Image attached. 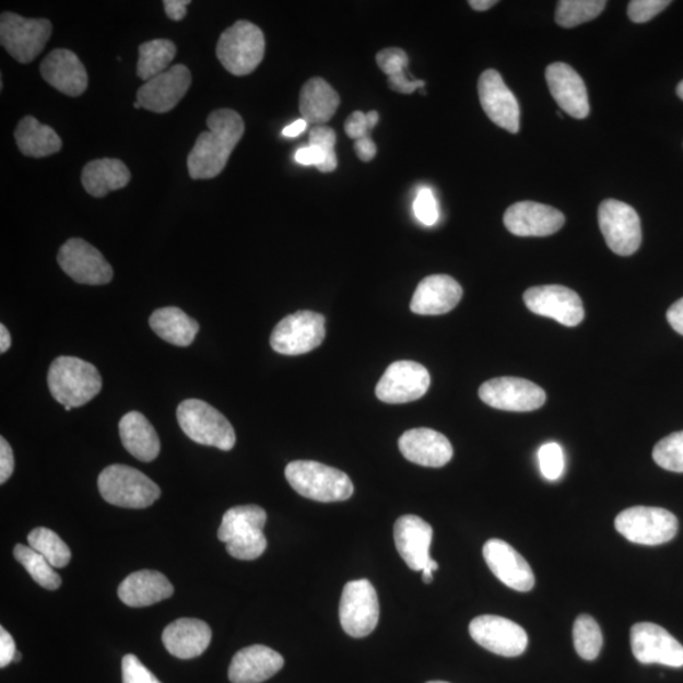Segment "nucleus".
<instances>
[{
  "label": "nucleus",
  "instance_id": "f257e3e1",
  "mask_svg": "<svg viewBox=\"0 0 683 683\" xmlns=\"http://www.w3.org/2000/svg\"><path fill=\"white\" fill-rule=\"evenodd\" d=\"M208 131L200 134L188 156L192 180H209L227 166L233 150L245 133V122L236 110L216 109L207 118Z\"/></svg>",
  "mask_w": 683,
  "mask_h": 683
},
{
  "label": "nucleus",
  "instance_id": "f03ea898",
  "mask_svg": "<svg viewBox=\"0 0 683 683\" xmlns=\"http://www.w3.org/2000/svg\"><path fill=\"white\" fill-rule=\"evenodd\" d=\"M268 514L260 506H235L224 514L219 529L220 541L226 543L233 558L252 561L267 551L268 540L263 535Z\"/></svg>",
  "mask_w": 683,
  "mask_h": 683
},
{
  "label": "nucleus",
  "instance_id": "7ed1b4c3",
  "mask_svg": "<svg viewBox=\"0 0 683 683\" xmlns=\"http://www.w3.org/2000/svg\"><path fill=\"white\" fill-rule=\"evenodd\" d=\"M48 389L63 407L79 408L90 403L102 390V376L84 360L61 356L54 361L47 375Z\"/></svg>",
  "mask_w": 683,
  "mask_h": 683
},
{
  "label": "nucleus",
  "instance_id": "20e7f679",
  "mask_svg": "<svg viewBox=\"0 0 683 683\" xmlns=\"http://www.w3.org/2000/svg\"><path fill=\"white\" fill-rule=\"evenodd\" d=\"M285 478L297 494L319 503L349 501L355 492L343 471L316 461L288 463Z\"/></svg>",
  "mask_w": 683,
  "mask_h": 683
},
{
  "label": "nucleus",
  "instance_id": "39448f33",
  "mask_svg": "<svg viewBox=\"0 0 683 683\" xmlns=\"http://www.w3.org/2000/svg\"><path fill=\"white\" fill-rule=\"evenodd\" d=\"M104 501L127 509H144L160 499L161 490L150 478L126 464H111L98 479Z\"/></svg>",
  "mask_w": 683,
  "mask_h": 683
},
{
  "label": "nucleus",
  "instance_id": "423d86ee",
  "mask_svg": "<svg viewBox=\"0 0 683 683\" xmlns=\"http://www.w3.org/2000/svg\"><path fill=\"white\" fill-rule=\"evenodd\" d=\"M176 416L182 432L199 445L222 451H231L236 445V433L227 417L203 400H184Z\"/></svg>",
  "mask_w": 683,
  "mask_h": 683
},
{
  "label": "nucleus",
  "instance_id": "0eeeda50",
  "mask_svg": "<svg viewBox=\"0 0 683 683\" xmlns=\"http://www.w3.org/2000/svg\"><path fill=\"white\" fill-rule=\"evenodd\" d=\"M264 46V36L256 24L238 21L220 37L216 58L232 75L245 76L260 66Z\"/></svg>",
  "mask_w": 683,
  "mask_h": 683
},
{
  "label": "nucleus",
  "instance_id": "6e6552de",
  "mask_svg": "<svg viewBox=\"0 0 683 683\" xmlns=\"http://www.w3.org/2000/svg\"><path fill=\"white\" fill-rule=\"evenodd\" d=\"M615 529L632 543L660 545L676 537L679 520L671 511L662 508L634 506L619 514Z\"/></svg>",
  "mask_w": 683,
  "mask_h": 683
},
{
  "label": "nucleus",
  "instance_id": "1a4fd4ad",
  "mask_svg": "<svg viewBox=\"0 0 683 683\" xmlns=\"http://www.w3.org/2000/svg\"><path fill=\"white\" fill-rule=\"evenodd\" d=\"M325 337L326 318L316 311L299 310L279 321L270 344L280 355L297 356L319 348Z\"/></svg>",
  "mask_w": 683,
  "mask_h": 683
},
{
  "label": "nucleus",
  "instance_id": "9d476101",
  "mask_svg": "<svg viewBox=\"0 0 683 683\" xmlns=\"http://www.w3.org/2000/svg\"><path fill=\"white\" fill-rule=\"evenodd\" d=\"M51 34L52 23L45 19H24L12 12H4L0 17V43L21 63L34 61Z\"/></svg>",
  "mask_w": 683,
  "mask_h": 683
},
{
  "label": "nucleus",
  "instance_id": "9b49d317",
  "mask_svg": "<svg viewBox=\"0 0 683 683\" xmlns=\"http://www.w3.org/2000/svg\"><path fill=\"white\" fill-rule=\"evenodd\" d=\"M380 617L379 598L368 580L345 584L340 602L342 628L353 638H365L372 634Z\"/></svg>",
  "mask_w": 683,
  "mask_h": 683
},
{
  "label": "nucleus",
  "instance_id": "f8f14e48",
  "mask_svg": "<svg viewBox=\"0 0 683 683\" xmlns=\"http://www.w3.org/2000/svg\"><path fill=\"white\" fill-rule=\"evenodd\" d=\"M599 226L610 250L631 256L639 250L641 227L634 208L621 200L607 199L599 207Z\"/></svg>",
  "mask_w": 683,
  "mask_h": 683
},
{
  "label": "nucleus",
  "instance_id": "ddd939ff",
  "mask_svg": "<svg viewBox=\"0 0 683 683\" xmlns=\"http://www.w3.org/2000/svg\"><path fill=\"white\" fill-rule=\"evenodd\" d=\"M479 397L488 407L505 412H533L545 403V391L519 377H497L481 385Z\"/></svg>",
  "mask_w": 683,
  "mask_h": 683
},
{
  "label": "nucleus",
  "instance_id": "4468645a",
  "mask_svg": "<svg viewBox=\"0 0 683 683\" xmlns=\"http://www.w3.org/2000/svg\"><path fill=\"white\" fill-rule=\"evenodd\" d=\"M431 387L428 369L414 361L391 364L376 385V397L387 404H405L425 396Z\"/></svg>",
  "mask_w": 683,
  "mask_h": 683
},
{
  "label": "nucleus",
  "instance_id": "2eb2a0df",
  "mask_svg": "<svg viewBox=\"0 0 683 683\" xmlns=\"http://www.w3.org/2000/svg\"><path fill=\"white\" fill-rule=\"evenodd\" d=\"M58 262L78 284L106 285L114 279V269L102 252L82 238H71L62 245Z\"/></svg>",
  "mask_w": 683,
  "mask_h": 683
},
{
  "label": "nucleus",
  "instance_id": "dca6fc26",
  "mask_svg": "<svg viewBox=\"0 0 683 683\" xmlns=\"http://www.w3.org/2000/svg\"><path fill=\"white\" fill-rule=\"evenodd\" d=\"M470 636L488 652L518 657L526 652L528 634L520 625L497 615H481L470 624Z\"/></svg>",
  "mask_w": 683,
  "mask_h": 683
},
{
  "label": "nucleus",
  "instance_id": "f3484780",
  "mask_svg": "<svg viewBox=\"0 0 683 683\" xmlns=\"http://www.w3.org/2000/svg\"><path fill=\"white\" fill-rule=\"evenodd\" d=\"M525 303L534 315L552 318L566 327H576L585 318L580 295L566 286L530 287L525 293Z\"/></svg>",
  "mask_w": 683,
  "mask_h": 683
},
{
  "label": "nucleus",
  "instance_id": "a211bd4d",
  "mask_svg": "<svg viewBox=\"0 0 683 683\" xmlns=\"http://www.w3.org/2000/svg\"><path fill=\"white\" fill-rule=\"evenodd\" d=\"M634 657L643 664H663L680 669L683 667V646L662 626L653 623H638L631 631Z\"/></svg>",
  "mask_w": 683,
  "mask_h": 683
},
{
  "label": "nucleus",
  "instance_id": "6ab92c4d",
  "mask_svg": "<svg viewBox=\"0 0 683 683\" xmlns=\"http://www.w3.org/2000/svg\"><path fill=\"white\" fill-rule=\"evenodd\" d=\"M479 98L482 109L496 126L510 133L519 132V103L505 85L499 72L494 69L482 72L479 79Z\"/></svg>",
  "mask_w": 683,
  "mask_h": 683
},
{
  "label": "nucleus",
  "instance_id": "aec40b11",
  "mask_svg": "<svg viewBox=\"0 0 683 683\" xmlns=\"http://www.w3.org/2000/svg\"><path fill=\"white\" fill-rule=\"evenodd\" d=\"M191 85V72L188 67L178 66L144 83L137 92V102L142 108L155 114H167L187 95Z\"/></svg>",
  "mask_w": 683,
  "mask_h": 683
},
{
  "label": "nucleus",
  "instance_id": "412c9836",
  "mask_svg": "<svg viewBox=\"0 0 683 683\" xmlns=\"http://www.w3.org/2000/svg\"><path fill=\"white\" fill-rule=\"evenodd\" d=\"M566 222L558 209L537 203L519 202L504 214L506 229L518 237H546L558 232Z\"/></svg>",
  "mask_w": 683,
  "mask_h": 683
},
{
  "label": "nucleus",
  "instance_id": "4be33fe9",
  "mask_svg": "<svg viewBox=\"0 0 683 683\" xmlns=\"http://www.w3.org/2000/svg\"><path fill=\"white\" fill-rule=\"evenodd\" d=\"M482 553L488 568L505 586L519 592H528L534 588L533 569L510 544L502 540H490Z\"/></svg>",
  "mask_w": 683,
  "mask_h": 683
},
{
  "label": "nucleus",
  "instance_id": "5701e85b",
  "mask_svg": "<svg viewBox=\"0 0 683 683\" xmlns=\"http://www.w3.org/2000/svg\"><path fill=\"white\" fill-rule=\"evenodd\" d=\"M553 99L562 110L576 119H584L590 114L588 90L577 72L564 62L551 63L545 70Z\"/></svg>",
  "mask_w": 683,
  "mask_h": 683
},
{
  "label": "nucleus",
  "instance_id": "b1692460",
  "mask_svg": "<svg viewBox=\"0 0 683 683\" xmlns=\"http://www.w3.org/2000/svg\"><path fill=\"white\" fill-rule=\"evenodd\" d=\"M399 448L408 461L424 468H444L454 457V447L444 434L429 428L407 431Z\"/></svg>",
  "mask_w": 683,
  "mask_h": 683
},
{
  "label": "nucleus",
  "instance_id": "393cba45",
  "mask_svg": "<svg viewBox=\"0 0 683 683\" xmlns=\"http://www.w3.org/2000/svg\"><path fill=\"white\" fill-rule=\"evenodd\" d=\"M393 540L400 557L410 569L423 570L431 557L433 529L416 516H404L393 526Z\"/></svg>",
  "mask_w": 683,
  "mask_h": 683
},
{
  "label": "nucleus",
  "instance_id": "a878e982",
  "mask_svg": "<svg viewBox=\"0 0 683 683\" xmlns=\"http://www.w3.org/2000/svg\"><path fill=\"white\" fill-rule=\"evenodd\" d=\"M46 83L62 94L80 96L87 90V72L76 54L58 48L46 56L39 67Z\"/></svg>",
  "mask_w": 683,
  "mask_h": 683
},
{
  "label": "nucleus",
  "instance_id": "bb28decb",
  "mask_svg": "<svg viewBox=\"0 0 683 683\" xmlns=\"http://www.w3.org/2000/svg\"><path fill=\"white\" fill-rule=\"evenodd\" d=\"M462 286L448 275H432L416 286L410 309L415 315L440 316L451 311L462 299Z\"/></svg>",
  "mask_w": 683,
  "mask_h": 683
},
{
  "label": "nucleus",
  "instance_id": "cd10ccee",
  "mask_svg": "<svg viewBox=\"0 0 683 683\" xmlns=\"http://www.w3.org/2000/svg\"><path fill=\"white\" fill-rule=\"evenodd\" d=\"M284 658L276 650L256 645L240 649L228 670L232 683H261L283 669Z\"/></svg>",
  "mask_w": 683,
  "mask_h": 683
},
{
  "label": "nucleus",
  "instance_id": "c85d7f7f",
  "mask_svg": "<svg viewBox=\"0 0 683 683\" xmlns=\"http://www.w3.org/2000/svg\"><path fill=\"white\" fill-rule=\"evenodd\" d=\"M212 640V631L199 619L181 617L167 625L163 633L167 652L180 660L202 656Z\"/></svg>",
  "mask_w": 683,
  "mask_h": 683
},
{
  "label": "nucleus",
  "instance_id": "c756f323",
  "mask_svg": "<svg viewBox=\"0 0 683 683\" xmlns=\"http://www.w3.org/2000/svg\"><path fill=\"white\" fill-rule=\"evenodd\" d=\"M174 586L157 570H137L119 585L118 597L131 608H144L172 598Z\"/></svg>",
  "mask_w": 683,
  "mask_h": 683
},
{
  "label": "nucleus",
  "instance_id": "7c9ffc66",
  "mask_svg": "<svg viewBox=\"0 0 683 683\" xmlns=\"http://www.w3.org/2000/svg\"><path fill=\"white\" fill-rule=\"evenodd\" d=\"M119 436L123 447L137 460L152 462L160 454L157 432L140 412L127 413L119 422Z\"/></svg>",
  "mask_w": 683,
  "mask_h": 683
},
{
  "label": "nucleus",
  "instance_id": "2f4dec72",
  "mask_svg": "<svg viewBox=\"0 0 683 683\" xmlns=\"http://www.w3.org/2000/svg\"><path fill=\"white\" fill-rule=\"evenodd\" d=\"M130 181V170L123 161L117 158L91 161L82 173L83 187L94 198H103L110 191L123 189Z\"/></svg>",
  "mask_w": 683,
  "mask_h": 683
},
{
  "label": "nucleus",
  "instance_id": "473e14b6",
  "mask_svg": "<svg viewBox=\"0 0 683 683\" xmlns=\"http://www.w3.org/2000/svg\"><path fill=\"white\" fill-rule=\"evenodd\" d=\"M340 103L339 93L325 79L311 78L302 87L299 109L308 125L327 123L335 115Z\"/></svg>",
  "mask_w": 683,
  "mask_h": 683
},
{
  "label": "nucleus",
  "instance_id": "72a5a7b5",
  "mask_svg": "<svg viewBox=\"0 0 683 683\" xmlns=\"http://www.w3.org/2000/svg\"><path fill=\"white\" fill-rule=\"evenodd\" d=\"M15 142L27 157L43 158L58 154L62 141L50 126L39 123L35 117H24L14 132Z\"/></svg>",
  "mask_w": 683,
  "mask_h": 683
},
{
  "label": "nucleus",
  "instance_id": "f704fd0d",
  "mask_svg": "<svg viewBox=\"0 0 683 683\" xmlns=\"http://www.w3.org/2000/svg\"><path fill=\"white\" fill-rule=\"evenodd\" d=\"M150 327L160 339L179 348H188L199 332L198 321L176 307L161 308L152 313Z\"/></svg>",
  "mask_w": 683,
  "mask_h": 683
},
{
  "label": "nucleus",
  "instance_id": "c9c22d12",
  "mask_svg": "<svg viewBox=\"0 0 683 683\" xmlns=\"http://www.w3.org/2000/svg\"><path fill=\"white\" fill-rule=\"evenodd\" d=\"M140 58L137 63V75L144 83L170 69L176 56V46L170 39L157 38L144 43L139 48Z\"/></svg>",
  "mask_w": 683,
  "mask_h": 683
},
{
  "label": "nucleus",
  "instance_id": "e433bc0d",
  "mask_svg": "<svg viewBox=\"0 0 683 683\" xmlns=\"http://www.w3.org/2000/svg\"><path fill=\"white\" fill-rule=\"evenodd\" d=\"M14 558L26 568L32 578L47 590H58L61 586V577L56 573L43 554H39L30 545L17 544L14 549Z\"/></svg>",
  "mask_w": 683,
  "mask_h": 683
},
{
  "label": "nucleus",
  "instance_id": "4c0bfd02",
  "mask_svg": "<svg viewBox=\"0 0 683 683\" xmlns=\"http://www.w3.org/2000/svg\"><path fill=\"white\" fill-rule=\"evenodd\" d=\"M28 544L50 562L54 568H63L70 564L71 552L66 542L54 530L39 527L28 534Z\"/></svg>",
  "mask_w": 683,
  "mask_h": 683
},
{
  "label": "nucleus",
  "instance_id": "58836bf2",
  "mask_svg": "<svg viewBox=\"0 0 683 683\" xmlns=\"http://www.w3.org/2000/svg\"><path fill=\"white\" fill-rule=\"evenodd\" d=\"M604 0H561L556 11V22L561 27L574 28L598 19L605 10Z\"/></svg>",
  "mask_w": 683,
  "mask_h": 683
},
{
  "label": "nucleus",
  "instance_id": "ea45409f",
  "mask_svg": "<svg viewBox=\"0 0 683 683\" xmlns=\"http://www.w3.org/2000/svg\"><path fill=\"white\" fill-rule=\"evenodd\" d=\"M574 645L578 656L585 661L597 660L604 638L599 624L590 615H580L574 625Z\"/></svg>",
  "mask_w": 683,
  "mask_h": 683
},
{
  "label": "nucleus",
  "instance_id": "a19ab883",
  "mask_svg": "<svg viewBox=\"0 0 683 683\" xmlns=\"http://www.w3.org/2000/svg\"><path fill=\"white\" fill-rule=\"evenodd\" d=\"M653 460L667 471L683 473V431L658 441L653 449Z\"/></svg>",
  "mask_w": 683,
  "mask_h": 683
},
{
  "label": "nucleus",
  "instance_id": "79ce46f5",
  "mask_svg": "<svg viewBox=\"0 0 683 683\" xmlns=\"http://www.w3.org/2000/svg\"><path fill=\"white\" fill-rule=\"evenodd\" d=\"M335 141L337 136L331 127L316 126L310 130L309 146L317 148L325 156V163L317 167L320 173H332L339 165L334 151Z\"/></svg>",
  "mask_w": 683,
  "mask_h": 683
},
{
  "label": "nucleus",
  "instance_id": "37998d69",
  "mask_svg": "<svg viewBox=\"0 0 683 683\" xmlns=\"http://www.w3.org/2000/svg\"><path fill=\"white\" fill-rule=\"evenodd\" d=\"M538 461L544 479L557 481L565 471V456L558 444H545L538 451Z\"/></svg>",
  "mask_w": 683,
  "mask_h": 683
},
{
  "label": "nucleus",
  "instance_id": "c03bdc74",
  "mask_svg": "<svg viewBox=\"0 0 683 683\" xmlns=\"http://www.w3.org/2000/svg\"><path fill=\"white\" fill-rule=\"evenodd\" d=\"M377 66L388 78L407 74L409 58L404 50L398 47H389L376 56Z\"/></svg>",
  "mask_w": 683,
  "mask_h": 683
},
{
  "label": "nucleus",
  "instance_id": "a18cd8bd",
  "mask_svg": "<svg viewBox=\"0 0 683 683\" xmlns=\"http://www.w3.org/2000/svg\"><path fill=\"white\" fill-rule=\"evenodd\" d=\"M414 213L424 226L432 227L439 219L436 198L431 189H422L414 200Z\"/></svg>",
  "mask_w": 683,
  "mask_h": 683
},
{
  "label": "nucleus",
  "instance_id": "49530a36",
  "mask_svg": "<svg viewBox=\"0 0 683 683\" xmlns=\"http://www.w3.org/2000/svg\"><path fill=\"white\" fill-rule=\"evenodd\" d=\"M670 4V0H633L628 7V17L634 23H646Z\"/></svg>",
  "mask_w": 683,
  "mask_h": 683
},
{
  "label": "nucleus",
  "instance_id": "de8ad7c7",
  "mask_svg": "<svg viewBox=\"0 0 683 683\" xmlns=\"http://www.w3.org/2000/svg\"><path fill=\"white\" fill-rule=\"evenodd\" d=\"M123 683H161L139 658L127 655L122 661Z\"/></svg>",
  "mask_w": 683,
  "mask_h": 683
},
{
  "label": "nucleus",
  "instance_id": "09e8293b",
  "mask_svg": "<svg viewBox=\"0 0 683 683\" xmlns=\"http://www.w3.org/2000/svg\"><path fill=\"white\" fill-rule=\"evenodd\" d=\"M373 128L374 127L368 122L367 115L361 110L353 111V114L345 119L344 122L345 134L355 141L369 136L368 133L373 130Z\"/></svg>",
  "mask_w": 683,
  "mask_h": 683
},
{
  "label": "nucleus",
  "instance_id": "8fccbe9b",
  "mask_svg": "<svg viewBox=\"0 0 683 683\" xmlns=\"http://www.w3.org/2000/svg\"><path fill=\"white\" fill-rule=\"evenodd\" d=\"M14 471V456L12 447L4 437L0 438V484H5Z\"/></svg>",
  "mask_w": 683,
  "mask_h": 683
},
{
  "label": "nucleus",
  "instance_id": "3c124183",
  "mask_svg": "<svg viewBox=\"0 0 683 683\" xmlns=\"http://www.w3.org/2000/svg\"><path fill=\"white\" fill-rule=\"evenodd\" d=\"M388 84L391 91L401 94H412L416 90H423L425 83L423 80L410 79L408 74L388 78Z\"/></svg>",
  "mask_w": 683,
  "mask_h": 683
},
{
  "label": "nucleus",
  "instance_id": "603ef678",
  "mask_svg": "<svg viewBox=\"0 0 683 683\" xmlns=\"http://www.w3.org/2000/svg\"><path fill=\"white\" fill-rule=\"evenodd\" d=\"M17 653L15 649V643L10 633H8L2 626L0 628V667L5 669L8 664H11L14 660V656Z\"/></svg>",
  "mask_w": 683,
  "mask_h": 683
},
{
  "label": "nucleus",
  "instance_id": "864d4df0",
  "mask_svg": "<svg viewBox=\"0 0 683 683\" xmlns=\"http://www.w3.org/2000/svg\"><path fill=\"white\" fill-rule=\"evenodd\" d=\"M295 160L297 164L304 166H316L319 167L325 163V156L315 146L302 148L296 151Z\"/></svg>",
  "mask_w": 683,
  "mask_h": 683
},
{
  "label": "nucleus",
  "instance_id": "5fc2aeb1",
  "mask_svg": "<svg viewBox=\"0 0 683 683\" xmlns=\"http://www.w3.org/2000/svg\"><path fill=\"white\" fill-rule=\"evenodd\" d=\"M189 4L190 0H165L164 8L167 17L173 21L184 20Z\"/></svg>",
  "mask_w": 683,
  "mask_h": 683
},
{
  "label": "nucleus",
  "instance_id": "6e6d98bb",
  "mask_svg": "<svg viewBox=\"0 0 683 683\" xmlns=\"http://www.w3.org/2000/svg\"><path fill=\"white\" fill-rule=\"evenodd\" d=\"M355 151L361 161L368 163V161L374 160L376 156L377 148L372 137L367 136L364 137V139L355 141Z\"/></svg>",
  "mask_w": 683,
  "mask_h": 683
},
{
  "label": "nucleus",
  "instance_id": "4d7b16f0",
  "mask_svg": "<svg viewBox=\"0 0 683 683\" xmlns=\"http://www.w3.org/2000/svg\"><path fill=\"white\" fill-rule=\"evenodd\" d=\"M667 320L679 334L683 335V297L667 311Z\"/></svg>",
  "mask_w": 683,
  "mask_h": 683
},
{
  "label": "nucleus",
  "instance_id": "13d9d810",
  "mask_svg": "<svg viewBox=\"0 0 683 683\" xmlns=\"http://www.w3.org/2000/svg\"><path fill=\"white\" fill-rule=\"evenodd\" d=\"M307 120L301 118L295 120L294 123L286 126L281 134L286 137V139H295V137L301 136L305 130H307Z\"/></svg>",
  "mask_w": 683,
  "mask_h": 683
},
{
  "label": "nucleus",
  "instance_id": "bf43d9fd",
  "mask_svg": "<svg viewBox=\"0 0 683 683\" xmlns=\"http://www.w3.org/2000/svg\"><path fill=\"white\" fill-rule=\"evenodd\" d=\"M12 339L4 325H0V352L5 353L11 349Z\"/></svg>",
  "mask_w": 683,
  "mask_h": 683
},
{
  "label": "nucleus",
  "instance_id": "052dcab7",
  "mask_svg": "<svg viewBox=\"0 0 683 683\" xmlns=\"http://www.w3.org/2000/svg\"><path fill=\"white\" fill-rule=\"evenodd\" d=\"M469 4L471 5L472 10L484 12L497 4V2L496 0H471Z\"/></svg>",
  "mask_w": 683,
  "mask_h": 683
},
{
  "label": "nucleus",
  "instance_id": "680f3d73",
  "mask_svg": "<svg viewBox=\"0 0 683 683\" xmlns=\"http://www.w3.org/2000/svg\"><path fill=\"white\" fill-rule=\"evenodd\" d=\"M678 94H679L680 98L683 101V80H682V82L678 85Z\"/></svg>",
  "mask_w": 683,
  "mask_h": 683
},
{
  "label": "nucleus",
  "instance_id": "e2e57ef3",
  "mask_svg": "<svg viewBox=\"0 0 683 683\" xmlns=\"http://www.w3.org/2000/svg\"><path fill=\"white\" fill-rule=\"evenodd\" d=\"M22 660V655L20 652L15 653L13 662L19 663Z\"/></svg>",
  "mask_w": 683,
  "mask_h": 683
},
{
  "label": "nucleus",
  "instance_id": "0e129e2a",
  "mask_svg": "<svg viewBox=\"0 0 683 683\" xmlns=\"http://www.w3.org/2000/svg\"><path fill=\"white\" fill-rule=\"evenodd\" d=\"M133 107H134L136 109H140V108H142V106H141V104H140L139 102H134Z\"/></svg>",
  "mask_w": 683,
  "mask_h": 683
},
{
  "label": "nucleus",
  "instance_id": "69168bd1",
  "mask_svg": "<svg viewBox=\"0 0 683 683\" xmlns=\"http://www.w3.org/2000/svg\"><path fill=\"white\" fill-rule=\"evenodd\" d=\"M427 683H448V682H444V681H431V682H427Z\"/></svg>",
  "mask_w": 683,
  "mask_h": 683
}]
</instances>
